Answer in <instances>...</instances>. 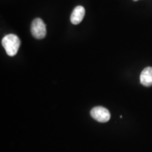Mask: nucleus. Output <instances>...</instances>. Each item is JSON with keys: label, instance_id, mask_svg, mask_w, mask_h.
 Returning a JSON list of instances; mask_svg holds the SVG:
<instances>
[{"label": "nucleus", "instance_id": "f257e3e1", "mask_svg": "<svg viewBox=\"0 0 152 152\" xmlns=\"http://www.w3.org/2000/svg\"><path fill=\"white\" fill-rule=\"evenodd\" d=\"M1 44L7 54L10 56H14L17 54L20 46V40L14 34H9L3 38Z\"/></svg>", "mask_w": 152, "mask_h": 152}, {"label": "nucleus", "instance_id": "f03ea898", "mask_svg": "<svg viewBox=\"0 0 152 152\" xmlns=\"http://www.w3.org/2000/svg\"><path fill=\"white\" fill-rule=\"evenodd\" d=\"M30 31L33 36L36 39H41L45 37L47 35L46 25L41 18H35L32 22Z\"/></svg>", "mask_w": 152, "mask_h": 152}, {"label": "nucleus", "instance_id": "7ed1b4c3", "mask_svg": "<svg viewBox=\"0 0 152 152\" xmlns=\"http://www.w3.org/2000/svg\"><path fill=\"white\" fill-rule=\"evenodd\" d=\"M91 116L99 123H106L110 120L111 114L109 110L102 106H96L91 110Z\"/></svg>", "mask_w": 152, "mask_h": 152}, {"label": "nucleus", "instance_id": "20e7f679", "mask_svg": "<svg viewBox=\"0 0 152 152\" xmlns=\"http://www.w3.org/2000/svg\"><path fill=\"white\" fill-rule=\"evenodd\" d=\"M85 14V8L82 6H77L73 9L71 16V21L74 25H77L82 22Z\"/></svg>", "mask_w": 152, "mask_h": 152}, {"label": "nucleus", "instance_id": "39448f33", "mask_svg": "<svg viewBox=\"0 0 152 152\" xmlns=\"http://www.w3.org/2000/svg\"><path fill=\"white\" fill-rule=\"evenodd\" d=\"M140 83L145 87L152 86V67H147L142 71Z\"/></svg>", "mask_w": 152, "mask_h": 152}, {"label": "nucleus", "instance_id": "423d86ee", "mask_svg": "<svg viewBox=\"0 0 152 152\" xmlns=\"http://www.w3.org/2000/svg\"><path fill=\"white\" fill-rule=\"evenodd\" d=\"M133 1H138V0H133Z\"/></svg>", "mask_w": 152, "mask_h": 152}]
</instances>
